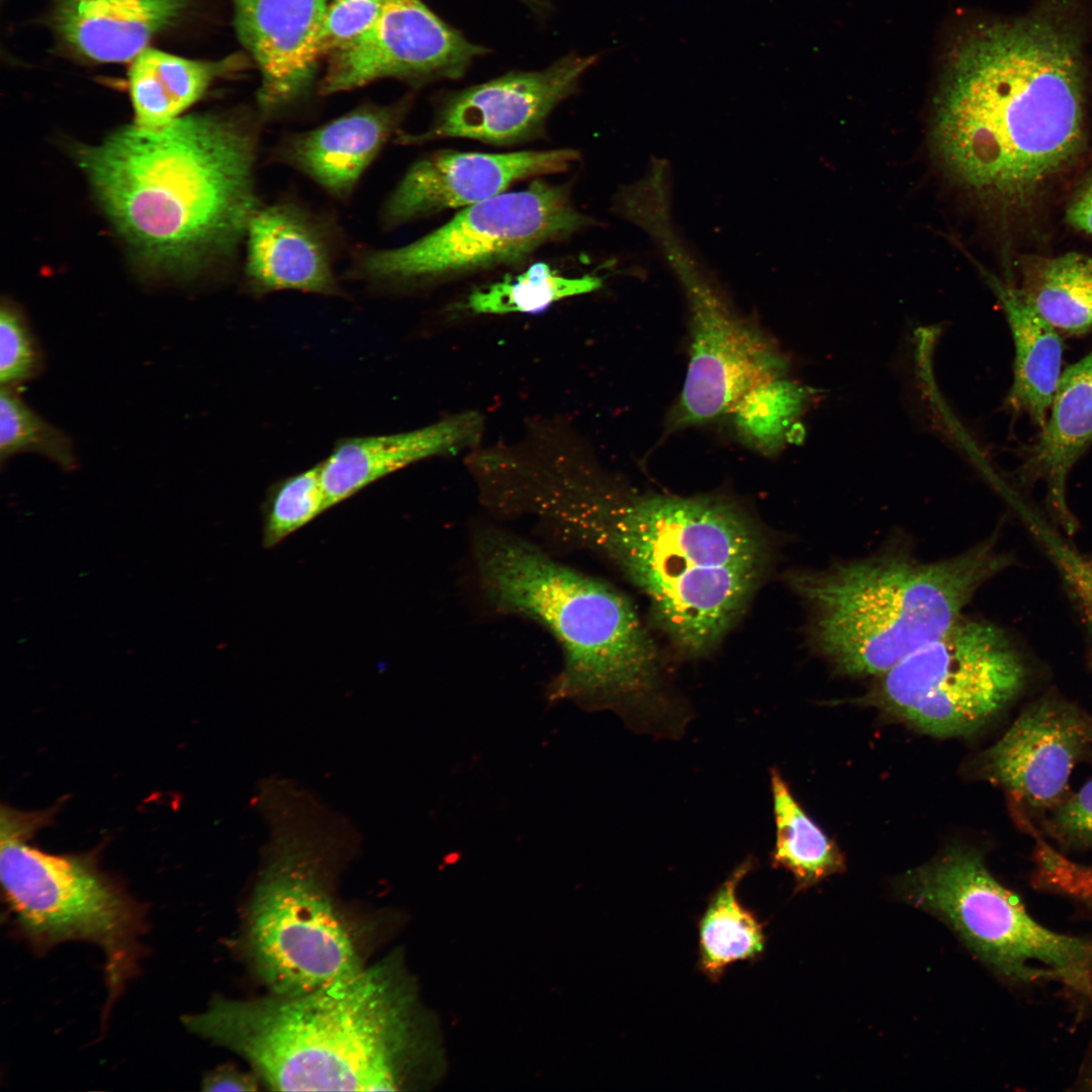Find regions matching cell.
<instances>
[{"mask_svg":"<svg viewBox=\"0 0 1092 1092\" xmlns=\"http://www.w3.org/2000/svg\"><path fill=\"white\" fill-rule=\"evenodd\" d=\"M1084 28L1075 0L983 20L951 39L931 121L946 173L1003 218L1032 214L1086 139Z\"/></svg>","mask_w":1092,"mask_h":1092,"instance_id":"6da1fadb","label":"cell"},{"mask_svg":"<svg viewBox=\"0 0 1092 1092\" xmlns=\"http://www.w3.org/2000/svg\"><path fill=\"white\" fill-rule=\"evenodd\" d=\"M529 516L561 543L620 570L647 599L657 627L689 658L718 647L770 561L760 526L722 495L549 490L535 499Z\"/></svg>","mask_w":1092,"mask_h":1092,"instance_id":"7a4b0ae2","label":"cell"},{"mask_svg":"<svg viewBox=\"0 0 1092 1092\" xmlns=\"http://www.w3.org/2000/svg\"><path fill=\"white\" fill-rule=\"evenodd\" d=\"M182 1022L271 1090L429 1089L447 1070L438 1020L396 954L299 996L216 997Z\"/></svg>","mask_w":1092,"mask_h":1092,"instance_id":"3957f363","label":"cell"},{"mask_svg":"<svg viewBox=\"0 0 1092 1092\" xmlns=\"http://www.w3.org/2000/svg\"><path fill=\"white\" fill-rule=\"evenodd\" d=\"M265 123L255 107L138 125L82 148L78 162L126 241L153 265L199 272L242 263Z\"/></svg>","mask_w":1092,"mask_h":1092,"instance_id":"277c9868","label":"cell"},{"mask_svg":"<svg viewBox=\"0 0 1092 1092\" xmlns=\"http://www.w3.org/2000/svg\"><path fill=\"white\" fill-rule=\"evenodd\" d=\"M472 552L490 606L538 623L560 647L552 699L612 709L652 733L682 731L687 712L666 693L658 648L624 594L496 526L477 527Z\"/></svg>","mask_w":1092,"mask_h":1092,"instance_id":"5b68a950","label":"cell"},{"mask_svg":"<svg viewBox=\"0 0 1092 1092\" xmlns=\"http://www.w3.org/2000/svg\"><path fill=\"white\" fill-rule=\"evenodd\" d=\"M1008 563L985 541L932 562L896 551L794 571L788 583L809 608L817 651L841 673L880 676L953 626Z\"/></svg>","mask_w":1092,"mask_h":1092,"instance_id":"8992f818","label":"cell"},{"mask_svg":"<svg viewBox=\"0 0 1092 1092\" xmlns=\"http://www.w3.org/2000/svg\"><path fill=\"white\" fill-rule=\"evenodd\" d=\"M295 792L263 807L271 829L245 946L273 995L320 989L362 968L328 887L329 860L349 838L339 818Z\"/></svg>","mask_w":1092,"mask_h":1092,"instance_id":"52a82bcc","label":"cell"},{"mask_svg":"<svg viewBox=\"0 0 1092 1092\" xmlns=\"http://www.w3.org/2000/svg\"><path fill=\"white\" fill-rule=\"evenodd\" d=\"M46 816L2 808L0 876L16 924L30 943L49 949L84 940L105 957L108 1004L136 971L143 907L89 857L57 855L27 843Z\"/></svg>","mask_w":1092,"mask_h":1092,"instance_id":"ba28073f","label":"cell"},{"mask_svg":"<svg viewBox=\"0 0 1092 1092\" xmlns=\"http://www.w3.org/2000/svg\"><path fill=\"white\" fill-rule=\"evenodd\" d=\"M899 896L947 924L977 958L1012 982L1056 980L1092 1001V940L1036 922L982 857L952 848L898 881Z\"/></svg>","mask_w":1092,"mask_h":1092,"instance_id":"9c48e42d","label":"cell"},{"mask_svg":"<svg viewBox=\"0 0 1092 1092\" xmlns=\"http://www.w3.org/2000/svg\"><path fill=\"white\" fill-rule=\"evenodd\" d=\"M565 186L544 180L462 208L427 235L395 247L355 243L344 277L403 287L520 262L588 225Z\"/></svg>","mask_w":1092,"mask_h":1092,"instance_id":"30bf717a","label":"cell"},{"mask_svg":"<svg viewBox=\"0 0 1092 1092\" xmlns=\"http://www.w3.org/2000/svg\"><path fill=\"white\" fill-rule=\"evenodd\" d=\"M883 708L921 731L970 734L1023 689L1027 668L1001 628L963 617L880 675Z\"/></svg>","mask_w":1092,"mask_h":1092,"instance_id":"8fae6325","label":"cell"},{"mask_svg":"<svg viewBox=\"0 0 1092 1092\" xmlns=\"http://www.w3.org/2000/svg\"><path fill=\"white\" fill-rule=\"evenodd\" d=\"M690 358L681 393L666 419L668 433L730 415L753 388L786 377L788 361L752 321L709 288L692 284Z\"/></svg>","mask_w":1092,"mask_h":1092,"instance_id":"7c38bea8","label":"cell"},{"mask_svg":"<svg viewBox=\"0 0 1092 1092\" xmlns=\"http://www.w3.org/2000/svg\"><path fill=\"white\" fill-rule=\"evenodd\" d=\"M354 244L335 209L285 190L264 200L250 220L241 263L245 286L258 296L341 295L337 266Z\"/></svg>","mask_w":1092,"mask_h":1092,"instance_id":"4fadbf2b","label":"cell"},{"mask_svg":"<svg viewBox=\"0 0 1092 1092\" xmlns=\"http://www.w3.org/2000/svg\"><path fill=\"white\" fill-rule=\"evenodd\" d=\"M486 52L422 0H389L373 27L327 57L317 91L327 97L383 79L412 85L458 79Z\"/></svg>","mask_w":1092,"mask_h":1092,"instance_id":"5bb4252c","label":"cell"},{"mask_svg":"<svg viewBox=\"0 0 1092 1092\" xmlns=\"http://www.w3.org/2000/svg\"><path fill=\"white\" fill-rule=\"evenodd\" d=\"M598 56L570 55L540 71L511 72L446 98L431 125L401 129L393 143L419 146L440 139L512 145L541 132L552 110L571 95Z\"/></svg>","mask_w":1092,"mask_h":1092,"instance_id":"9a60e30c","label":"cell"},{"mask_svg":"<svg viewBox=\"0 0 1092 1092\" xmlns=\"http://www.w3.org/2000/svg\"><path fill=\"white\" fill-rule=\"evenodd\" d=\"M578 158L573 149L429 153L414 161L384 196L377 224L389 233L443 210L464 208L525 179L564 172Z\"/></svg>","mask_w":1092,"mask_h":1092,"instance_id":"2e32d148","label":"cell"},{"mask_svg":"<svg viewBox=\"0 0 1092 1092\" xmlns=\"http://www.w3.org/2000/svg\"><path fill=\"white\" fill-rule=\"evenodd\" d=\"M1092 746V716L1052 697L1030 706L985 752V777L1032 809L1065 799L1071 772Z\"/></svg>","mask_w":1092,"mask_h":1092,"instance_id":"e0dca14e","label":"cell"},{"mask_svg":"<svg viewBox=\"0 0 1092 1092\" xmlns=\"http://www.w3.org/2000/svg\"><path fill=\"white\" fill-rule=\"evenodd\" d=\"M236 34L257 65L256 110L285 120L313 90L317 38L329 0H232Z\"/></svg>","mask_w":1092,"mask_h":1092,"instance_id":"ac0fdd59","label":"cell"},{"mask_svg":"<svg viewBox=\"0 0 1092 1092\" xmlns=\"http://www.w3.org/2000/svg\"><path fill=\"white\" fill-rule=\"evenodd\" d=\"M411 98L380 104L365 101L307 129L282 131L263 155V164L292 170L331 200L348 204L372 165L402 129Z\"/></svg>","mask_w":1092,"mask_h":1092,"instance_id":"d6986e66","label":"cell"},{"mask_svg":"<svg viewBox=\"0 0 1092 1092\" xmlns=\"http://www.w3.org/2000/svg\"><path fill=\"white\" fill-rule=\"evenodd\" d=\"M481 426L477 414L465 413L408 432L342 440L320 464L326 511L412 463L471 444Z\"/></svg>","mask_w":1092,"mask_h":1092,"instance_id":"ffe728a7","label":"cell"},{"mask_svg":"<svg viewBox=\"0 0 1092 1092\" xmlns=\"http://www.w3.org/2000/svg\"><path fill=\"white\" fill-rule=\"evenodd\" d=\"M1092 445V351L1063 370L1048 418L1027 447L1025 480L1042 481L1046 503L1064 530L1077 522L1067 505V480L1075 463Z\"/></svg>","mask_w":1092,"mask_h":1092,"instance_id":"44dd1931","label":"cell"},{"mask_svg":"<svg viewBox=\"0 0 1092 1092\" xmlns=\"http://www.w3.org/2000/svg\"><path fill=\"white\" fill-rule=\"evenodd\" d=\"M192 0H57L53 24L79 55L98 63L132 61L175 23Z\"/></svg>","mask_w":1092,"mask_h":1092,"instance_id":"7402d4cb","label":"cell"},{"mask_svg":"<svg viewBox=\"0 0 1092 1092\" xmlns=\"http://www.w3.org/2000/svg\"><path fill=\"white\" fill-rule=\"evenodd\" d=\"M987 277L1005 311L1015 348L1007 405L1040 429L1063 372L1062 335L1020 297L1012 283Z\"/></svg>","mask_w":1092,"mask_h":1092,"instance_id":"603a6c76","label":"cell"},{"mask_svg":"<svg viewBox=\"0 0 1092 1092\" xmlns=\"http://www.w3.org/2000/svg\"><path fill=\"white\" fill-rule=\"evenodd\" d=\"M248 65L241 55L205 61L147 48L128 70L134 124L148 129L168 124L199 100L214 80Z\"/></svg>","mask_w":1092,"mask_h":1092,"instance_id":"cb8c5ba5","label":"cell"},{"mask_svg":"<svg viewBox=\"0 0 1092 1092\" xmlns=\"http://www.w3.org/2000/svg\"><path fill=\"white\" fill-rule=\"evenodd\" d=\"M1020 297L1062 336L1092 333V257L1078 252L1027 256L1019 263Z\"/></svg>","mask_w":1092,"mask_h":1092,"instance_id":"d4e9b609","label":"cell"},{"mask_svg":"<svg viewBox=\"0 0 1092 1092\" xmlns=\"http://www.w3.org/2000/svg\"><path fill=\"white\" fill-rule=\"evenodd\" d=\"M755 860H742L710 896L698 920V970L711 982L721 980L736 962H755L765 949L763 924L739 900L740 882L753 870Z\"/></svg>","mask_w":1092,"mask_h":1092,"instance_id":"484cf974","label":"cell"},{"mask_svg":"<svg viewBox=\"0 0 1092 1092\" xmlns=\"http://www.w3.org/2000/svg\"><path fill=\"white\" fill-rule=\"evenodd\" d=\"M769 784L776 827L771 866L793 875L795 893L841 873V851L806 813L777 767L769 770Z\"/></svg>","mask_w":1092,"mask_h":1092,"instance_id":"4316f807","label":"cell"},{"mask_svg":"<svg viewBox=\"0 0 1092 1092\" xmlns=\"http://www.w3.org/2000/svg\"><path fill=\"white\" fill-rule=\"evenodd\" d=\"M811 398L809 388L782 377L750 390L729 416L742 443L769 456L791 439Z\"/></svg>","mask_w":1092,"mask_h":1092,"instance_id":"83f0119b","label":"cell"},{"mask_svg":"<svg viewBox=\"0 0 1092 1092\" xmlns=\"http://www.w3.org/2000/svg\"><path fill=\"white\" fill-rule=\"evenodd\" d=\"M602 285L600 277H565L539 262L515 277L473 290L464 306L478 314L536 313L564 298L598 290Z\"/></svg>","mask_w":1092,"mask_h":1092,"instance_id":"f1b7e54d","label":"cell"},{"mask_svg":"<svg viewBox=\"0 0 1092 1092\" xmlns=\"http://www.w3.org/2000/svg\"><path fill=\"white\" fill-rule=\"evenodd\" d=\"M26 452L43 455L65 469L76 462L69 437L33 412L14 388L1 386V461Z\"/></svg>","mask_w":1092,"mask_h":1092,"instance_id":"f546056e","label":"cell"},{"mask_svg":"<svg viewBox=\"0 0 1092 1092\" xmlns=\"http://www.w3.org/2000/svg\"><path fill=\"white\" fill-rule=\"evenodd\" d=\"M326 511L320 464L288 476L268 492L262 509V542L272 548Z\"/></svg>","mask_w":1092,"mask_h":1092,"instance_id":"4dcf8cb0","label":"cell"},{"mask_svg":"<svg viewBox=\"0 0 1092 1092\" xmlns=\"http://www.w3.org/2000/svg\"><path fill=\"white\" fill-rule=\"evenodd\" d=\"M1015 507L1058 569L1082 615L1092 624V554L1075 549L1028 507L1018 500Z\"/></svg>","mask_w":1092,"mask_h":1092,"instance_id":"1f68e13d","label":"cell"},{"mask_svg":"<svg viewBox=\"0 0 1092 1092\" xmlns=\"http://www.w3.org/2000/svg\"><path fill=\"white\" fill-rule=\"evenodd\" d=\"M41 356L21 311L9 302L0 310V380L12 387L33 378L40 370Z\"/></svg>","mask_w":1092,"mask_h":1092,"instance_id":"d6a6232c","label":"cell"},{"mask_svg":"<svg viewBox=\"0 0 1092 1092\" xmlns=\"http://www.w3.org/2000/svg\"><path fill=\"white\" fill-rule=\"evenodd\" d=\"M389 0H332L321 25V59L351 44L380 18Z\"/></svg>","mask_w":1092,"mask_h":1092,"instance_id":"836d02e7","label":"cell"},{"mask_svg":"<svg viewBox=\"0 0 1092 1092\" xmlns=\"http://www.w3.org/2000/svg\"><path fill=\"white\" fill-rule=\"evenodd\" d=\"M1044 829L1064 845L1092 848V780L1052 809Z\"/></svg>","mask_w":1092,"mask_h":1092,"instance_id":"e575fe53","label":"cell"},{"mask_svg":"<svg viewBox=\"0 0 1092 1092\" xmlns=\"http://www.w3.org/2000/svg\"><path fill=\"white\" fill-rule=\"evenodd\" d=\"M1065 219L1072 229L1092 238V167L1070 195Z\"/></svg>","mask_w":1092,"mask_h":1092,"instance_id":"d590c367","label":"cell"},{"mask_svg":"<svg viewBox=\"0 0 1092 1092\" xmlns=\"http://www.w3.org/2000/svg\"><path fill=\"white\" fill-rule=\"evenodd\" d=\"M260 1078L253 1071L243 1072L232 1065H223L210 1071L202 1080L201 1089L207 1092L257 1091Z\"/></svg>","mask_w":1092,"mask_h":1092,"instance_id":"8d00e7d4","label":"cell"},{"mask_svg":"<svg viewBox=\"0 0 1092 1092\" xmlns=\"http://www.w3.org/2000/svg\"><path fill=\"white\" fill-rule=\"evenodd\" d=\"M531 5H541L544 0H523Z\"/></svg>","mask_w":1092,"mask_h":1092,"instance_id":"74e56055","label":"cell"},{"mask_svg":"<svg viewBox=\"0 0 1092 1092\" xmlns=\"http://www.w3.org/2000/svg\"><path fill=\"white\" fill-rule=\"evenodd\" d=\"M1091 1083H1092V1081H1091Z\"/></svg>","mask_w":1092,"mask_h":1092,"instance_id":"f35d334b","label":"cell"}]
</instances>
